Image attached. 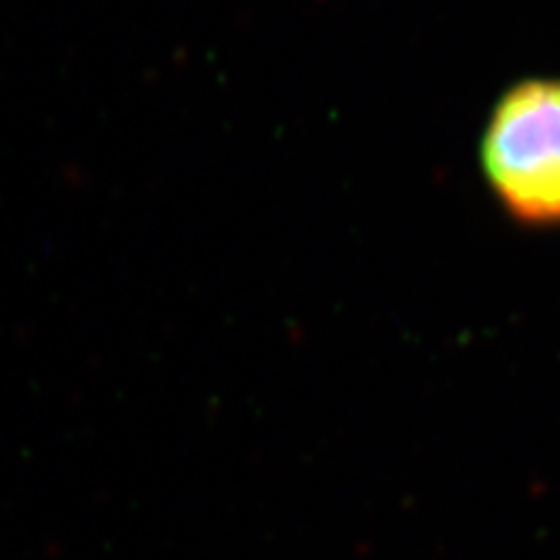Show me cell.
I'll use <instances>...</instances> for the list:
<instances>
[{"instance_id": "6da1fadb", "label": "cell", "mask_w": 560, "mask_h": 560, "mask_svg": "<svg viewBox=\"0 0 560 560\" xmlns=\"http://www.w3.org/2000/svg\"><path fill=\"white\" fill-rule=\"evenodd\" d=\"M483 168L512 218L560 224V80H528L502 96L486 127Z\"/></svg>"}]
</instances>
